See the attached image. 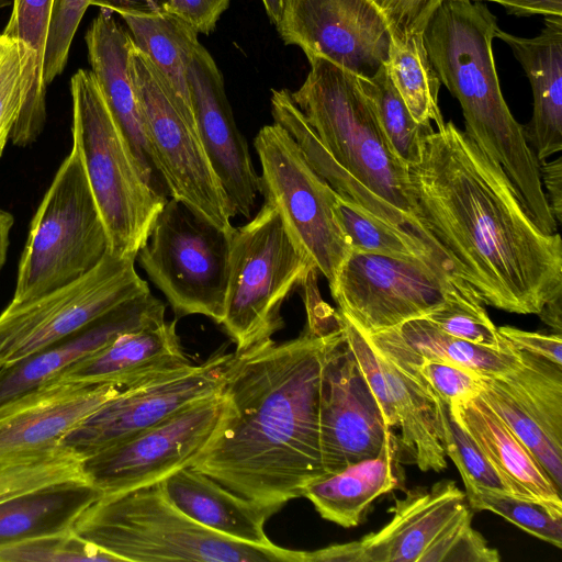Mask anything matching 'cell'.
I'll return each instance as SVG.
<instances>
[{
  "mask_svg": "<svg viewBox=\"0 0 562 562\" xmlns=\"http://www.w3.org/2000/svg\"><path fill=\"white\" fill-rule=\"evenodd\" d=\"M408 373L420 376L447 405L479 395L482 389L481 375L450 362L424 360Z\"/></svg>",
  "mask_w": 562,
  "mask_h": 562,
  "instance_id": "f6af8a7d",
  "label": "cell"
},
{
  "mask_svg": "<svg viewBox=\"0 0 562 562\" xmlns=\"http://www.w3.org/2000/svg\"><path fill=\"white\" fill-rule=\"evenodd\" d=\"M170 0H92L91 5L123 14H153L167 12Z\"/></svg>",
  "mask_w": 562,
  "mask_h": 562,
  "instance_id": "816d5d0a",
  "label": "cell"
},
{
  "mask_svg": "<svg viewBox=\"0 0 562 562\" xmlns=\"http://www.w3.org/2000/svg\"><path fill=\"white\" fill-rule=\"evenodd\" d=\"M72 144L103 220L109 251L135 257L167 201L146 183L91 69L70 79Z\"/></svg>",
  "mask_w": 562,
  "mask_h": 562,
  "instance_id": "8992f818",
  "label": "cell"
},
{
  "mask_svg": "<svg viewBox=\"0 0 562 562\" xmlns=\"http://www.w3.org/2000/svg\"><path fill=\"white\" fill-rule=\"evenodd\" d=\"M102 494L88 481L52 484L0 501V548L74 530Z\"/></svg>",
  "mask_w": 562,
  "mask_h": 562,
  "instance_id": "f546056e",
  "label": "cell"
},
{
  "mask_svg": "<svg viewBox=\"0 0 562 562\" xmlns=\"http://www.w3.org/2000/svg\"><path fill=\"white\" fill-rule=\"evenodd\" d=\"M131 74L148 142L169 192L192 212L231 234L236 215L199 133L186 120L180 102L162 75L133 43Z\"/></svg>",
  "mask_w": 562,
  "mask_h": 562,
  "instance_id": "7c38bea8",
  "label": "cell"
},
{
  "mask_svg": "<svg viewBox=\"0 0 562 562\" xmlns=\"http://www.w3.org/2000/svg\"><path fill=\"white\" fill-rule=\"evenodd\" d=\"M232 233L217 228L175 198L162 206L136 259L177 317L203 315L221 325Z\"/></svg>",
  "mask_w": 562,
  "mask_h": 562,
  "instance_id": "9c48e42d",
  "label": "cell"
},
{
  "mask_svg": "<svg viewBox=\"0 0 562 562\" xmlns=\"http://www.w3.org/2000/svg\"><path fill=\"white\" fill-rule=\"evenodd\" d=\"M119 562L120 560L69 530L0 548V562Z\"/></svg>",
  "mask_w": 562,
  "mask_h": 562,
  "instance_id": "60d3db41",
  "label": "cell"
},
{
  "mask_svg": "<svg viewBox=\"0 0 562 562\" xmlns=\"http://www.w3.org/2000/svg\"><path fill=\"white\" fill-rule=\"evenodd\" d=\"M108 252V233L80 151L72 144L31 221L11 304L77 281Z\"/></svg>",
  "mask_w": 562,
  "mask_h": 562,
  "instance_id": "52a82bcc",
  "label": "cell"
},
{
  "mask_svg": "<svg viewBox=\"0 0 562 562\" xmlns=\"http://www.w3.org/2000/svg\"><path fill=\"white\" fill-rule=\"evenodd\" d=\"M448 406L501 475L510 495L537 499L562 510L561 491L532 453L480 395Z\"/></svg>",
  "mask_w": 562,
  "mask_h": 562,
  "instance_id": "484cf974",
  "label": "cell"
},
{
  "mask_svg": "<svg viewBox=\"0 0 562 562\" xmlns=\"http://www.w3.org/2000/svg\"><path fill=\"white\" fill-rule=\"evenodd\" d=\"M498 333L516 349L542 357L553 363L562 366V337L561 334H541L526 331L510 326H502Z\"/></svg>",
  "mask_w": 562,
  "mask_h": 562,
  "instance_id": "c3c4849f",
  "label": "cell"
},
{
  "mask_svg": "<svg viewBox=\"0 0 562 562\" xmlns=\"http://www.w3.org/2000/svg\"><path fill=\"white\" fill-rule=\"evenodd\" d=\"M88 481L83 458L59 447L48 452L0 462V501L38 487Z\"/></svg>",
  "mask_w": 562,
  "mask_h": 562,
  "instance_id": "8d00e7d4",
  "label": "cell"
},
{
  "mask_svg": "<svg viewBox=\"0 0 562 562\" xmlns=\"http://www.w3.org/2000/svg\"><path fill=\"white\" fill-rule=\"evenodd\" d=\"M307 59L310 71L291 95L322 145L363 189L425 231L407 166L393 150L357 76L324 58Z\"/></svg>",
  "mask_w": 562,
  "mask_h": 562,
  "instance_id": "5b68a950",
  "label": "cell"
},
{
  "mask_svg": "<svg viewBox=\"0 0 562 562\" xmlns=\"http://www.w3.org/2000/svg\"><path fill=\"white\" fill-rule=\"evenodd\" d=\"M13 216L0 209V270L2 269L10 245V233L13 226Z\"/></svg>",
  "mask_w": 562,
  "mask_h": 562,
  "instance_id": "db71d44e",
  "label": "cell"
},
{
  "mask_svg": "<svg viewBox=\"0 0 562 562\" xmlns=\"http://www.w3.org/2000/svg\"><path fill=\"white\" fill-rule=\"evenodd\" d=\"M270 22L277 26L280 22L284 0H261Z\"/></svg>",
  "mask_w": 562,
  "mask_h": 562,
  "instance_id": "11a10c76",
  "label": "cell"
},
{
  "mask_svg": "<svg viewBox=\"0 0 562 562\" xmlns=\"http://www.w3.org/2000/svg\"><path fill=\"white\" fill-rule=\"evenodd\" d=\"M31 82V60L19 42L0 32V157L10 139Z\"/></svg>",
  "mask_w": 562,
  "mask_h": 562,
  "instance_id": "7bdbcfd3",
  "label": "cell"
},
{
  "mask_svg": "<svg viewBox=\"0 0 562 562\" xmlns=\"http://www.w3.org/2000/svg\"><path fill=\"white\" fill-rule=\"evenodd\" d=\"M231 0H170L167 12L186 21L198 34H211Z\"/></svg>",
  "mask_w": 562,
  "mask_h": 562,
  "instance_id": "7dc6e473",
  "label": "cell"
},
{
  "mask_svg": "<svg viewBox=\"0 0 562 562\" xmlns=\"http://www.w3.org/2000/svg\"><path fill=\"white\" fill-rule=\"evenodd\" d=\"M335 319L268 339L228 360L217 429L190 467L262 505L283 507L325 476L319 440L323 358Z\"/></svg>",
  "mask_w": 562,
  "mask_h": 562,
  "instance_id": "7a4b0ae2",
  "label": "cell"
},
{
  "mask_svg": "<svg viewBox=\"0 0 562 562\" xmlns=\"http://www.w3.org/2000/svg\"><path fill=\"white\" fill-rule=\"evenodd\" d=\"M393 437L338 322L326 344L319 385V440L325 476L376 457Z\"/></svg>",
  "mask_w": 562,
  "mask_h": 562,
  "instance_id": "2e32d148",
  "label": "cell"
},
{
  "mask_svg": "<svg viewBox=\"0 0 562 562\" xmlns=\"http://www.w3.org/2000/svg\"><path fill=\"white\" fill-rule=\"evenodd\" d=\"M54 0H13L12 11L2 31L32 55V80L10 139L26 147L42 134L46 122V85L43 60Z\"/></svg>",
  "mask_w": 562,
  "mask_h": 562,
  "instance_id": "1f68e13d",
  "label": "cell"
},
{
  "mask_svg": "<svg viewBox=\"0 0 562 562\" xmlns=\"http://www.w3.org/2000/svg\"><path fill=\"white\" fill-rule=\"evenodd\" d=\"M483 304L471 285L459 277L445 303L425 317L457 338L496 350L508 348L510 342L498 333Z\"/></svg>",
  "mask_w": 562,
  "mask_h": 562,
  "instance_id": "74e56055",
  "label": "cell"
},
{
  "mask_svg": "<svg viewBox=\"0 0 562 562\" xmlns=\"http://www.w3.org/2000/svg\"><path fill=\"white\" fill-rule=\"evenodd\" d=\"M443 449L446 456L456 464L465 491L483 490L510 494L501 475L472 436L454 418L448 405Z\"/></svg>",
  "mask_w": 562,
  "mask_h": 562,
  "instance_id": "b9f144b4",
  "label": "cell"
},
{
  "mask_svg": "<svg viewBox=\"0 0 562 562\" xmlns=\"http://www.w3.org/2000/svg\"><path fill=\"white\" fill-rule=\"evenodd\" d=\"M91 1L54 0L43 60L46 87L64 72L74 37Z\"/></svg>",
  "mask_w": 562,
  "mask_h": 562,
  "instance_id": "ee69618b",
  "label": "cell"
},
{
  "mask_svg": "<svg viewBox=\"0 0 562 562\" xmlns=\"http://www.w3.org/2000/svg\"><path fill=\"white\" fill-rule=\"evenodd\" d=\"M389 77L414 120L423 125L445 123L438 104L440 80L430 64L423 33L391 31L384 63Z\"/></svg>",
  "mask_w": 562,
  "mask_h": 562,
  "instance_id": "d6a6232c",
  "label": "cell"
},
{
  "mask_svg": "<svg viewBox=\"0 0 562 562\" xmlns=\"http://www.w3.org/2000/svg\"><path fill=\"white\" fill-rule=\"evenodd\" d=\"M74 530L120 561L301 562V551L227 538L178 509L161 482L102 495Z\"/></svg>",
  "mask_w": 562,
  "mask_h": 562,
  "instance_id": "277c9868",
  "label": "cell"
},
{
  "mask_svg": "<svg viewBox=\"0 0 562 562\" xmlns=\"http://www.w3.org/2000/svg\"><path fill=\"white\" fill-rule=\"evenodd\" d=\"M176 324L165 321L125 333L54 380L134 387L181 374L193 364L182 350Z\"/></svg>",
  "mask_w": 562,
  "mask_h": 562,
  "instance_id": "603a6c76",
  "label": "cell"
},
{
  "mask_svg": "<svg viewBox=\"0 0 562 562\" xmlns=\"http://www.w3.org/2000/svg\"><path fill=\"white\" fill-rule=\"evenodd\" d=\"M490 1L501 4L508 14L516 16H530L541 14L544 16H562V0H472Z\"/></svg>",
  "mask_w": 562,
  "mask_h": 562,
  "instance_id": "f907efd6",
  "label": "cell"
},
{
  "mask_svg": "<svg viewBox=\"0 0 562 562\" xmlns=\"http://www.w3.org/2000/svg\"><path fill=\"white\" fill-rule=\"evenodd\" d=\"M357 78L393 150L406 166L414 164L419 157L423 137L434 131L431 124L423 125L414 120L384 64L373 75Z\"/></svg>",
  "mask_w": 562,
  "mask_h": 562,
  "instance_id": "e575fe53",
  "label": "cell"
},
{
  "mask_svg": "<svg viewBox=\"0 0 562 562\" xmlns=\"http://www.w3.org/2000/svg\"><path fill=\"white\" fill-rule=\"evenodd\" d=\"M224 407L221 391L83 458L88 482L102 495H112L155 484L191 465L214 436Z\"/></svg>",
  "mask_w": 562,
  "mask_h": 562,
  "instance_id": "9a60e30c",
  "label": "cell"
},
{
  "mask_svg": "<svg viewBox=\"0 0 562 562\" xmlns=\"http://www.w3.org/2000/svg\"><path fill=\"white\" fill-rule=\"evenodd\" d=\"M338 215L351 252L374 254L389 257H429L454 269L451 261L447 258L435 254L415 240L406 237L364 211L358 204L339 195Z\"/></svg>",
  "mask_w": 562,
  "mask_h": 562,
  "instance_id": "d590c367",
  "label": "cell"
},
{
  "mask_svg": "<svg viewBox=\"0 0 562 562\" xmlns=\"http://www.w3.org/2000/svg\"><path fill=\"white\" fill-rule=\"evenodd\" d=\"M364 336L380 353L407 372L424 360H437L462 366L481 376H496L509 370L519 357L512 344L502 350L480 346L443 331L427 317Z\"/></svg>",
  "mask_w": 562,
  "mask_h": 562,
  "instance_id": "4316f807",
  "label": "cell"
},
{
  "mask_svg": "<svg viewBox=\"0 0 562 562\" xmlns=\"http://www.w3.org/2000/svg\"><path fill=\"white\" fill-rule=\"evenodd\" d=\"M400 446L389 440L380 453L310 483L303 496L326 520L345 528L360 525L372 503L400 487Z\"/></svg>",
  "mask_w": 562,
  "mask_h": 562,
  "instance_id": "83f0119b",
  "label": "cell"
},
{
  "mask_svg": "<svg viewBox=\"0 0 562 562\" xmlns=\"http://www.w3.org/2000/svg\"><path fill=\"white\" fill-rule=\"evenodd\" d=\"M160 482L170 502L201 526L238 541L277 546L263 527L280 507L244 498L190 465Z\"/></svg>",
  "mask_w": 562,
  "mask_h": 562,
  "instance_id": "d4e9b609",
  "label": "cell"
},
{
  "mask_svg": "<svg viewBox=\"0 0 562 562\" xmlns=\"http://www.w3.org/2000/svg\"><path fill=\"white\" fill-rule=\"evenodd\" d=\"M540 177L550 211L557 223L562 221V159L540 162Z\"/></svg>",
  "mask_w": 562,
  "mask_h": 562,
  "instance_id": "681fc988",
  "label": "cell"
},
{
  "mask_svg": "<svg viewBox=\"0 0 562 562\" xmlns=\"http://www.w3.org/2000/svg\"><path fill=\"white\" fill-rule=\"evenodd\" d=\"M479 395L532 453L554 485L562 490V446L557 445L519 407L494 376L481 378Z\"/></svg>",
  "mask_w": 562,
  "mask_h": 562,
  "instance_id": "f35d334b",
  "label": "cell"
},
{
  "mask_svg": "<svg viewBox=\"0 0 562 562\" xmlns=\"http://www.w3.org/2000/svg\"><path fill=\"white\" fill-rule=\"evenodd\" d=\"M497 29L485 3L443 0L423 38L440 83L460 103L465 133L503 168L537 226L554 234L558 223L542 188L540 162L501 90L492 47Z\"/></svg>",
  "mask_w": 562,
  "mask_h": 562,
  "instance_id": "3957f363",
  "label": "cell"
},
{
  "mask_svg": "<svg viewBox=\"0 0 562 562\" xmlns=\"http://www.w3.org/2000/svg\"><path fill=\"white\" fill-rule=\"evenodd\" d=\"M416 216L484 304L538 314L562 294V240L542 232L503 168L453 122L407 166Z\"/></svg>",
  "mask_w": 562,
  "mask_h": 562,
  "instance_id": "6da1fadb",
  "label": "cell"
},
{
  "mask_svg": "<svg viewBox=\"0 0 562 562\" xmlns=\"http://www.w3.org/2000/svg\"><path fill=\"white\" fill-rule=\"evenodd\" d=\"M285 45L361 77L387 57L391 27L374 0H284L276 26Z\"/></svg>",
  "mask_w": 562,
  "mask_h": 562,
  "instance_id": "e0dca14e",
  "label": "cell"
},
{
  "mask_svg": "<svg viewBox=\"0 0 562 562\" xmlns=\"http://www.w3.org/2000/svg\"><path fill=\"white\" fill-rule=\"evenodd\" d=\"M541 32L521 37L499 27L495 37L512 49L529 79L533 111L524 126L539 162L562 149V16H544Z\"/></svg>",
  "mask_w": 562,
  "mask_h": 562,
  "instance_id": "cb8c5ba5",
  "label": "cell"
},
{
  "mask_svg": "<svg viewBox=\"0 0 562 562\" xmlns=\"http://www.w3.org/2000/svg\"><path fill=\"white\" fill-rule=\"evenodd\" d=\"M317 271L269 202L248 223L234 227L221 323L241 352L284 327L281 306Z\"/></svg>",
  "mask_w": 562,
  "mask_h": 562,
  "instance_id": "ba28073f",
  "label": "cell"
},
{
  "mask_svg": "<svg viewBox=\"0 0 562 562\" xmlns=\"http://www.w3.org/2000/svg\"><path fill=\"white\" fill-rule=\"evenodd\" d=\"M165 304L149 291L113 307L76 334L0 367V405L58 376L119 336L164 323Z\"/></svg>",
  "mask_w": 562,
  "mask_h": 562,
  "instance_id": "7402d4cb",
  "label": "cell"
},
{
  "mask_svg": "<svg viewBox=\"0 0 562 562\" xmlns=\"http://www.w3.org/2000/svg\"><path fill=\"white\" fill-rule=\"evenodd\" d=\"M134 45L162 75L177 95L183 115L196 128L188 83V69L201 46L198 33L182 19L170 13L120 14Z\"/></svg>",
  "mask_w": 562,
  "mask_h": 562,
  "instance_id": "4dcf8cb0",
  "label": "cell"
},
{
  "mask_svg": "<svg viewBox=\"0 0 562 562\" xmlns=\"http://www.w3.org/2000/svg\"><path fill=\"white\" fill-rule=\"evenodd\" d=\"M379 531L348 542L352 562H498L472 527L467 495L451 480L408 490Z\"/></svg>",
  "mask_w": 562,
  "mask_h": 562,
  "instance_id": "8fae6325",
  "label": "cell"
},
{
  "mask_svg": "<svg viewBox=\"0 0 562 562\" xmlns=\"http://www.w3.org/2000/svg\"><path fill=\"white\" fill-rule=\"evenodd\" d=\"M2 5H3V0H0V7H2Z\"/></svg>",
  "mask_w": 562,
  "mask_h": 562,
  "instance_id": "9f6ffc18",
  "label": "cell"
},
{
  "mask_svg": "<svg viewBox=\"0 0 562 562\" xmlns=\"http://www.w3.org/2000/svg\"><path fill=\"white\" fill-rule=\"evenodd\" d=\"M112 14L100 9L86 31L90 69L146 183L167 201L169 192L155 162L131 74L133 41Z\"/></svg>",
  "mask_w": 562,
  "mask_h": 562,
  "instance_id": "44dd1931",
  "label": "cell"
},
{
  "mask_svg": "<svg viewBox=\"0 0 562 562\" xmlns=\"http://www.w3.org/2000/svg\"><path fill=\"white\" fill-rule=\"evenodd\" d=\"M543 323L551 327L557 334L562 329V294H559L543 304L537 314Z\"/></svg>",
  "mask_w": 562,
  "mask_h": 562,
  "instance_id": "f5cc1de1",
  "label": "cell"
},
{
  "mask_svg": "<svg viewBox=\"0 0 562 562\" xmlns=\"http://www.w3.org/2000/svg\"><path fill=\"white\" fill-rule=\"evenodd\" d=\"M465 495L471 509L493 512L531 536L562 547V510L508 493L470 490Z\"/></svg>",
  "mask_w": 562,
  "mask_h": 562,
  "instance_id": "ab89813d",
  "label": "cell"
},
{
  "mask_svg": "<svg viewBox=\"0 0 562 562\" xmlns=\"http://www.w3.org/2000/svg\"><path fill=\"white\" fill-rule=\"evenodd\" d=\"M232 355L216 353L181 374L124 390L71 430L61 447L86 458L221 392Z\"/></svg>",
  "mask_w": 562,
  "mask_h": 562,
  "instance_id": "ac0fdd59",
  "label": "cell"
},
{
  "mask_svg": "<svg viewBox=\"0 0 562 562\" xmlns=\"http://www.w3.org/2000/svg\"><path fill=\"white\" fill-rule=\"evenodd\" d=\"M270 103L273 122L293 137L312 168L339 196L358 204L406 237L445 257V251L429 234L369 193L335 161L294 103L289 89H273Z\"/></svg>",
  "mask_w": 562,
  "mask_h": 562,
  "instance_id": "f1b7e54d",
  "label": "cell"
},
{
  "mask_svg": "<svg viewBox=\"0 0 562 562\" xmlns=\"http://www.w3.org/2000/svg\"><path fill=\"white\" fill-rule=\"evenodd\" d=\"M494 378L521 411L562 446V366L519 350L515 364Z\"/></svg>",
  "mask_w": 562,
  "mask_h": 562,
  "instance_id": "836d02e7",
  "label": "cell"
},
{
  "mask_svg": "<svg viewBox=\"0 0 562 562\" xmlns=\"http://www.w3.org/2000/svg\"><path fill=\"white\" fill-rule=\"evenodd\" d=\"M188 83L198 133L209 160L236 215L249 217L260 193V176L234 120L223 75L202 45L189 65Z\"/></svg>",
  "mask_w": 562,
  "mask_h": 562,
  "instance_id": "ffe728a7",
  "label": "cell"
},
{
  "mask_svg": "<svg viewBox=\"0 0 562 562\" xmlns=\"http://www.w3.org/2000/svg\"><path fill=\"white\" fill-rule=\"evenodd\" d=\"M386 16L391 31L423 33L443 0H374Z\"/></svg>",
  "mask_w": 562,
  "mask_h": 562,
  "instance_id": "bcb514c9",
  "label": "cell"
},
{
  "mask_svg": "<svg viewBox=\"0 0 562 562\" xmlns=\"http://www.w3.org/2000/svg\"><path fill=\"white\" fill-rule=\"evenodd\" d=\"M458 278L452 267L429 257L351 252L330 293L338 311L371 335L429 315Z\"/></svg>",
  "mask_w": 562,
  "mask_h": 562,
  "instance_id": "5bb4252c",
  "label": "cell"
},
{
  "mask_svg": "<svg viewBox=\"0 0 562 562\" xmlns=\"http://www.w3.org/2000/svg\"><path fill=\"white\" fill-rule=\"evenodd\" d=\"M135 257L110 251L77 281L0 314V367L16 362L74 334L123 303L149 291Z\"/></svg>",
  "mask_w": 562,
  "mask_h": 562,
  "instance_id": "4fadbf2b",
  "label": "cell"
},
{
  "mask_svg": "<svg viewBox=\"0 0 562 562\" xmlns=\"http://www.w3.org/2000/svg\"><path fill=\"white\" fill-rule=\"evenodd\" d=\"M254 147L261 165L260 193L276 207L331 291L351 254L338 215V194L281 125L273 122L262 126Z\"/></svg>",
  "mask_w": 562,
  "mask_h": 562,
  "instance_id": "30bf717a",
  "label": "cell"
},
{
  "mask_svg": "<svg viewBox=\"0 0 562 562\" xmlns=\"http://www.w3.org/2000/svg\"><path fill=\"white\" fill-rule=\"evenodd\" d=\"M117 383L52 380L0 405V462L52 451L111 398Z\"/></svg>",
  "mask_w": 562,
  "mask_h": 562,
  "instance_id": "d6986e66",
  "label": "cell"
}]
</instances>
